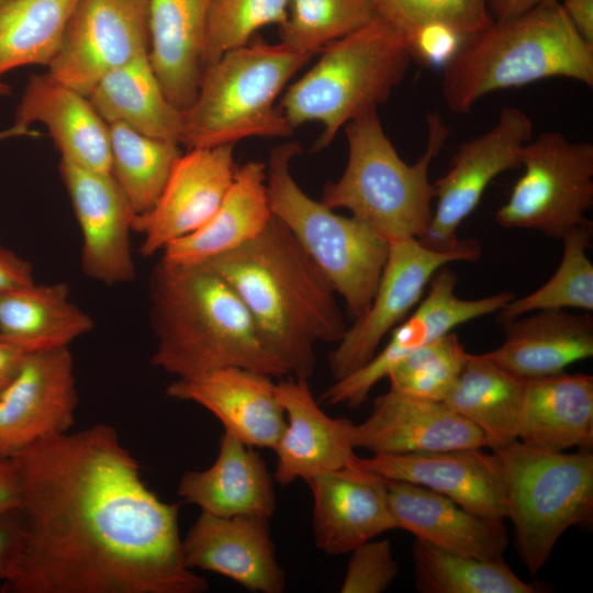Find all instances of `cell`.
Returning a JSON list of instances; mask_svg holds the SVG:
<instances>
[{
  "instance_id": "11",
  "label": "cell",
  "mask_w": 593,
  "mask_h": 593,
  "mask_svg": "<svg viewBox=\"0 0 593 593\" xmlns=\"http://www.w3.org/2000/svg\"><path fill=\"white\" fill-rule=\"evenodd\" d=\"M481 247L474 239L461 240L451 250H435L417 238L392 242L372 300L365 313L346 328L328 356L335 380L367 363L384 336L418 304L433 276L451 261H475Z\"/></svg>"
},
{
  "instance_id": "15",
  "label": "cell",
  "mask_w": 593,
  "mask_h": 593,
  "mask_svg": "<svg viewBox=\"0 0 593 593\" xmlns=\"http://www.w3.org/2000/svg\"><path fill=\"white\" fill-rule=\"evenodd\" d=\"M78 393L68 347L29 353L0 390V458H10L75 422Z\"/></svg>"
},
{
  "instance_id": "27",
  "label": "cell",
  "mask_w": 593,
  "mask_h": 593,
  "mask_svg": "<svg viewBox=\"0 0 593 593\" xmlns=\"http://www.w3.org/2000/svg\"><path fill=\"white\" fill-rule=\"evenodd\" d=\"M502 323L504 343L484 355L523 379L561 373L593 356V317L588 312L541 310Z\"/></svg>"
},
{
  "instance_id": "10",
  "label": "cell",
  "mask_w": 593,
  "mask_h": 593,
  "mask_svg": "<svg viewBox=\"0 0 593 593\" xmlns=\"http://www.w3.org/2000/svg\"><path fill=\"white\" fill-rule=\"evenodd\" d=\"M521 166L523 175L495 214L502 227L561 239L571 230L591 224L585 212L593 204L592 143L545 132L523 146Z\"/></svg>"
},
{
  "instance_id": "37",
  "label": "cell",
  "mask_w": 593,
  "mask_h": 593,
  "mask_svg": "<svg viewBox=\"0 0 593 593\" xmlns=\"http://www.w3.org/2000/svg\"><path fill=\"white\" fill-rule=\"evenodd\" d=\"M592 223L568 232L560 264L549 280L534 292L513 298L499 311L502 322L541 310H593V265L586 255Z\"/></svg>"
},
{
  "instance_id": "44",
  "label": "cell",
  "mask_w": 593,
  "mask_h": 593,
  "mask_svg": "<svg viewBox=\"0 0 593 593\" xmlns=\"http://www.w3.org/2000/svg\"><path fill=\"white\" fill-rule=\"evenodd\" d=\"M35 282L31 262L0 243V292Z\"/></svg>"
},
{
  "instance_id": "49",
  "label": "cell",
  "mask_w": 593,
  "mask_h": 593,
  "mask_svg": "<svg viewBox=\"0 0 593 593\" xmlns=\"http://www.w3.org/2000/svg\"><path fill=\"white\" fill-rule=\"evenodd\" d=\"M38 135H41V133L31 130L30 127H22L14 124L9 128L0 130V141L24 136L36 137Z\"/></svg>"
},
{
  "instance_id": "41",
  "label": "cell",
  "mask_w": 593,
  "mask_h": 593,
  "mask_svg": "<svg viewBox=\"0 0 593 593\" xmlns=\"http://www.w3.org/2000/svg\"><path fill=\"white\" fill-rule=\"evenodd\" d=\"M290 0H211L203 52L204 69L245 46L261 27L286 20Z\"/></svg>"
},
{
  "instance_id": "5",
  "label": "cell",
  "mask_w": 593,
  "mask_h": 593,
  "mask_svg": "<svg viewBox=\"0 0 593 593\" xmlns=\"http://www.w3.org/2000/svg\"><path fill=\"white\" fill-rule=\"evenodd\" d=\"M377 110L345 125L347 164L340 178L324 187L321 201L333 210H348L389 244L421 239L433 213L428 170L450 130L439 113H428L426 148L410 165L384 133Z\"/></svg>"
},
{
  "instance_id": "33",
  "label": "cell",
  "mask_w": 593,
  "mask_h": 593,
  "mask_svg": "<svg viewBox=\"0 0 593 593\" xmlns=\"http://www.w3.org/2000/svg\"><path fill=\"white\" fill-rule=\"evenodd\" d=\"M525 382L484 354L468 353L444 402L475 425L494 449L517 439Z\"/></svg>"
},
{
  "instance_id": "8",
  "label": "cell",
  "mask_w": 593,
  "mask_h": 593,
  "mask_svg": "<svg viewBox=\"0 0 593 593\" xmlns=\"http://www.w3.org/2000/svg\"><path fill=\"white\" fill-rule=\"evenodd\" d=\"M300 152L296 142L270 152L266 165L270 209L344 299L355 320L372 300L390 244L360 220L335 213L300 188L291 174V161Z\"/></svg>"
},
{
  "instance_id": "38",
  "label": "cell",
  "mask_w": 593,
  "mask_h": 593,
  "mask_svg": "<svg viewBox=\"0 0 593 593\" xmlns=\"http://www.w3.org/2000/svg\"><path fill=\"white\" fill-rule=\"evenodd\" d=\"M376 14L406 38L410 48L421 37L450 33L461 45L492 23L488 0H371Z\"/></svg>"
},
{
  "instance_id": "42",
  "label": "cell",
  "mask_w": 593,
  "mask_h": 593,
  "mask_svg": "<svg viewBox=\"0 0 593 593\" xmlns=\"http://www.w3.org/2000/svg\"><path fill=\"white\" fill-rule=\"evenodd\" d=\"M342 593H381L399 573L391 544L387 539L368 540L350 552Z\"/></svg>"
},
{
  "instance_id": "40",
  "label": "cell",
  "mask_w": 593,
  "mask_h": 593,
  "mask_svg": "<svg viewBox=\"0 0 593 593\" xmlns=\"http://www.w3.org/2000/svg\"><path fill=\"white\" fill-rule=\"evenodd\" d=\"M467 354L457 334L450 332L395 365L387 376L390 389L412 398L444 402Z\"/></svg>"
},
{
  "instance_id": "35",
  "label": "cell",
  "mask_w": 593,
  "mask_h": 593,
  "mask_svg": "<svg viewBox=\"0 0 593 593\" xmlns=\"http://www.w3.org/2000/svg\"><path fill=\"white\" fill-rule=\"evenodd\" d=\"M415 588L421 593H538L501 560L440 549L415 539L412 545Z\"/></svg>"
},
{
  "instance_id": "4",
  "label": "cell",
  "mask_w": 593,
  "mask_h": 593,
  "mask_svg": "<svg viewBox=\"0 0 593 593\" xmlns=\"http://www.w3.org/2000/svg\"><path fill=\"white\" fill-rule=\"evenodd\" d=\"M564 77L593 86V43L558 2L493 23L444 65L441 90L455 113L496 90Z\"/></svg>"
},
{
  "instance_id": "43",
  "label": "cell",
  "mask_w": 593,
  "mask_h": 593,
  "mask_svg": "<svg viewBox=\"0 0 593 593\" xmlns=\"http://www.w3.org/2000/svg\"><path fill=\"white\" fill-rule=\"evenodd\" d=\"M22 540V522L19 511L0 518V581L11 574Z\"/></svg>"
},
{
  "instance_id": "31",
  "label": "cell",
  "mask_w": 593,
  "mask_h": 593,
  "mask_svg": "<svg viewBox=\"0 0 593 593\" xmlns=\"http://www.w3.org/2000/svg\"><path fill=\"white\" fill-rule=\"evenodd\" d=\"M94 326L64 282L0 292V340L24 354L68 347Z\"/></svg>"
},
{
  "instance_id": "7",
  "label": "cell",
  "mask_w": 593,
  "mask_h": 593,
  "mask_svg": "<svg viewBox=\"0 0 593 593\" xmlns=\"http://www.w3.org/2000/svg\"><path fill=\"white\" fill-rule=\"evenodd\" d=\"M311 57L264 42L225 53L204 69L195 99L183 111L180 144L190 149L291 136L294 130L276 101Z\"/></svg>"
},
{
  "instance_id": "45",
  "label": "cell",
  "mask_w": 593,
  "mask_h": 593,
  "mask_svg": "<svg viewBox=\"0 0 593 593\" xmlns=\"http://www.w3.org/2000/svg\"><path fill=\"white\" fill-rule=\"evenodd\" d=\"M21 488L18 470L11 458H0V518L19 510Z\"/></svg>"
},
{
  "instance_id": "23",
  "label": "cell",
  "mask_w": 593,
  "mask_h": 593,
  "mask_svg": "<svg viewBox=\"0 0 593 593\" xmlns=\"http://www.w3.org/2000/svg\"><path fill=\"white\" fill-rule=\"evenodd\" d=\"M276 389L287 421L273 448L276 482L286 486L353 462L357 455L349 439L351 421L328 416L314 399L309 379L293 377Z\"/></svg>"
},
{
  "instance_id": "16",
  "label": "cell",
  "mask_w": 593,
  "mask_h": 593,
  "mask_svg": "<svg viewBox=\"0 0 593 593\" xmlns=\"http://www.w3.org/2000/svg\"><path fill=\"white\" fill-rule=\"evenodd\" d=\"M58 170L81 232L82 273L109 287L133 281L131 234L136 214L113 176L63 158Z\"/></svg>"
},
{
  "instance_id": "6",
  "label": "cell",
  "mask_w": 593,
  "mask_h": 593,
  "mask_svg": "<svg viewBox=\"0 0 593 593\" xmlns=\"http://www.w3.org/2000/svg\"><path fill=\"white\" fill-rule=\"evenodd\" d=\"M321 53L279 105L293 130L322 124L315 150L327 147L347 123L387 102L413 58L403 34L378 15Z\"/></svg>"
},
{
  "instance_id": "24",
  "label": "cell",
  "mask_w": 593,
  "mask_h": 593,
  "mask_svg": "<svg viewBox=\"0 0 593 593\" xmlns=\"http://www.w3.org/2000/svg\"><path fill=\"white\" fill-rule=\"evenodd\" d=\"M41 123L66 159L81 168L111 174L109 124L89 98L48 72L29 77L14 113V125Z\"/></svg>"
},
{
  "instance_id": "19",
  "label": "cell",
  "mask_w": 593,
  "mask_h": 593,
  "mask_svg": "<svg viewBox=\"0 0 593 593\" xmlns=\"http://www.w3.org/2000/svg\"><path fill=\"white\" fill-rule=\"evenodd\" d=\"M353 462L387 480L425 486L480 516L506 518L503 477L493 451L465 448L368 458L356 456Z\"/></svg>"
},
{
  "instance_id": "28",
  "label": "cell",
  "mask_w": 593,
  "mask_h": 593,
  "mask_svg": "<svg viewBox=\"0 0 593 593\" xmlns=\"http://www.w3.org/2000/svg\"><path fill=\"white\" fill-rule=\"evenodd\" d=\"M211 0H148V57L167 99L187 110L204 71Z\"/></svg>"
},
{
  "instance_id": "20",
  "label": "cell",
  "mask_w": 593,
  "mask_h": 593,
  "mask_svg": "<svg viewBox=\"0 0 593 593\" xmlns=\"http://www.w3.org/2000/svg\"><path fill=\"white\" fill-rule=\"evenodd\" d=\"M268 519L201 512L182 538L187 567L221 574L250 592H283L286 573L277 559Z\"/></svg>"
},
{
  "instance_id": "34",
  "label": "cell",
  "mask_w": 593,
  "mask_h": 593,
  "mask_svg": "<svg viewBox=\"0 0 593 593\" xmlns=\"http://www.w3.org/2000/svg\"><path fill=\"white\" fill-rule=\"evenodd\" d=\"M78 0H0V78L51 64Z\"/></svg>"
},
{
  "instance_id": "12",
  "label": "cell",
  "mask_w": 593,
  "mask_h": 593,
  "mask_svg": "<svg viewBox=\"0 0 593 593\" xmlns=\"http://www.w3.org/2000/svg\"><path fill=\"white\" fill-rule=\"evenodd\" d=\"M533 122L518 108L503 107L496 123L462 143L449 170L434 184L436 206L418 239L435 250H451L460 224L475 210L485 189L502 172L521 167L523 146L532 139Z\"/></svg>"
},
{
  "instance_id": "14",
  "label": "cell",
  "mask_w": 593,
  "mask_h": 593,
  "mask_svg": "<svg viewBox=\"0 0 593 593\" xmlns=\"http://www.w3.org/2000/svg\"><path fill=\"white\" fill-rule=\"evenodd\" d=\"M456 275L446 266L441 267L430 279L426 296L391 331L383 349L356 371L335 380L320 401L327 405L360 406L372 388L413 351L463 323L497 313L514 298L511 292H501L466 300L456 294Z\"/></svg>"
},
{
  "instance_id": "36",
  "label": "cell",
  "mask_w": 593,
  "mask_h": 593,
  "mask_svg": "<svg viewBox=\"0 0 593 593\" xmlns=\"http://www.w3.org/2000/svg\"><path fill=\"white\" fill-rule=\"evenodd\" d=\"M111 175L136 215L159 198L180 156L179 144L141 134L121 123L109 124Z\"/></svg>"
},
{
  "instance_id": "26",
  "label": "cell",
  "mask_w": 593,
  "mask_h": 593,
  "mask_svg": "<svg viewBox=\"0 0 593 593\" xmlns=\"http://www.w3.org/2000/svg\"><path fill=\"white\" fill-rule=\"evenodd\" d=\"M178 495L201 512L215 516L256 515L270 518L276 511L273 479L254 447L224 432L219 454L204 470H189Z\"/></svg>"
},
{
  "instance_id": "3",
  "label": "cell",
  "mask_w": 593,
  "mask_h": 593,
  "mask_svg": "<svg viewBox=\"0 0 593 593\" xmlns=\"http://www.w3.org/2000/svg\"><path fill=\"white\" fill-rule=\"evenodd\" d=\"M149 300L152 363L176 379L226 367L288 374L262 345L237 293L208 265L160 259L150 276Z\"/></svg>"
},
{
  "instance_id": "25",
  "label": "cell",
  "mask_w": 593,
  "mask_h": 593,
  "mask_svg": "<svg viewBox=\"0 0 593 593\" xmlns=\"http://www.w3.org/2000/svg\"><path fill=\"white\" fill-rule=\"evenodd\" d=\"M385 481L399 529L444 550L486 560L503 559L508 541L504 519L480 516L422 485Z\"/></svg>"
},
{
  "instance_id": "46",
  "label": "cell",
  "mask_w": 593,
  "mask_h": 593,
  "mask_svg": "<svg viewBox=\"0 0 593 593\" xmlns=\"http://www.w3.org/2000/svg\"><path fill=\"white\" fill-rule=\"evenodd\" d=\"M558 2L559 0H488V8L493 21H502Z\"/></svg>"
},
{
  "instance_id": "13",
  "label": "cell",
  "mask_w": 593,
  "mask_h": 593,
  "mask_svg": "<svg viewBox=\"0 0 593 593\" xmlns=\"http://www.w3.org/2000/svg\"><path fill=\"white\" fill-rule=\"evenodd\" d=\"M148 51V0H78L47 72L88 97L107 74Z\"/></svg>"
},
{
  "instance_id": "50",
  "label": "cell",
  "mask_w": 593,
  "mask_h": 593,
  "mask_svg": "<svg viewBox=\"0 0 593 593\" xmlns=\"http://www.w3.org/2000/svg\"><path fill=\"white\" fill-rule=\"evenodd\" d=\"M11 93V87L0 80V96H8Z\"/></svg>"
},
{
  "instance_id": "18",
  "label": "cell",
  "mask_w": 593,
  "mask_h": 593,
  "mask_svg": "<svg viewBox=\"0 0 593 593\" xmlns=\"http://www.w3.org/2000/svg\"><path fill=\"white\" fill-rule=\"evenodd\" d=\"M353 447L372 455H406L485 448L482 432L441 401L407 396L389 390L376 398L371 414L351 422Z\"/></svg>"
},
{
  "instance_id": "39",
  "label": "cell",
  "mask_w": 593,
  "mask_h": 593,
  "mask_svg": "<svg viewBox=\"0 0 593 593\" xmlns=\"http://www.w3.org/2000/svg\"><path fill=\"white\" fill-rule=\"evenodd\" d=\"M376 15L371 0H290L287 18L279 25V43L313 56Z\"/></svg>"
},
{
  "instance_id": "48",
  "label": "cell",
  "mask_w": 593,
  "mask_h": 593,
  "mask_svg": "<svg viewBox=\"0 0 593 593\" xmlns=\"http://www.w3.org/2000/svg\"><path fill=\"white\" fill-rule=\"evenodd\" d=\"M25 354L0 340V390L12 379Z\"/></svg>"
},
{
  "instance_id": "22",
  "label": "cell",
  "mask_w": 593,
  "mask_h": 593,
  "mask_svg": "<svg viewBox=\"0 0 593 593\" xmlns=\"http://www.w3.org/2000/svg\"><path fill=\"white\" fill-rule=\"evenodd\" d=\"M272 377L240 367L176 379L166 395L211 412L227 432L251 447L272 449L286 428L284 409Z\"/></svg>"
},
{
  "instance_id": "2",
  "label": "cell",
  "mask_w": 593,
  "mask_h": 593,
  "mask_svg": "<svg viewBox=\"0 0 593 593\" xmlns=\"http://www.w3.org/2000/svg\"><path fill=\"white\" fill-rule=\"evenodd\" d=\"M203 264L234 289L288 374L309 379L316 345L338 343L347 328L332 284L275 216L249 242Z\"/></svg>"
},
{
  "instance_id": "29",
  "label": "cell",
  "mask_w": 593,
  "mask_h": 593,
  "mask_svg": "<svg viewBox=\"0 0 593 593\" xmlns=\"http://www.w3.org/2000/svg\"><path fill=\"white\" fill-rule=\"evenodd\" d=\"M266 164L237 166L233 181L213 215L194 232L167 245L163 260L199 265L233 250L260 234L272 219Z\"/></svg>"
},
{
  "instance_id": "47",
  "label": "cell",
  "mask_w": 593,
  "mask_h": 593,
  "mask_svg": "<svg viewBox=\"0 0 593 593\" xmlns=\"http://www.w3.org/2000/svg\"><path fill=\"white\" fill-rule=\"evenodd\" d=\"M561 5L578 32L593 43V0H564Z\"/></svg>"
},
{
  "instance_id": "17",
  "label": "cell",
  "mask_w": 593,
  "mask_h": 593,
  "mask_svg": "<svg viewBox=\"0 0 593 593\" xmlns=\"http://www.w3.org/2000/svg\"><path fill=\"white\" fill-rule=\"evenodd\" d=\"M235 145L190 148L176 160L154 206L135 215L141 254L150 257L201 227L216 211L236 170Z\"/></svg>"
},
{
  "instance_id": "32",
  "label": "cell",
  "mask_w": 593,
  "mask_h": 593,
  "mask_svg": "<svg viewBox=\"0 0 593 593\" xmlns=\"http://www.w3.org/2000/svg\"><path fill=\"white\" fill-rule=\"evenodd\" d=\"M108 123H121L159 139L180 144L183 111L165 96L148 54L111 70L88 96Z\"/></svg>"
},
{
  "instance_id": "9",
  "label": "cell",
  "mask_w": 593,
  "mask_h": 593,
  "mask_svg": "<svg viewBox=\"0 0 593 593\" xmlns=\"http://www.w3.org/2000/svg\"><path fill=\"white\" fill-rule=\"evenodd\" d=\"M492 451L501 466L516 550L535 574L567 529L592 521L593 454L547 450L518 439Z\"/></svg>"
},
{
  "instance_id": "30",
  "label": "cell",
  "mask_w": 593,
  "mask_h": 593,
  "mask_svg": "<svg viewBox=\"0 0 593 593\" xmlns=\"http://www.w3.org/2000/svg\"><path fill=\"white\" fill-rule=\"evenodd\" d=\"M517 439L547 450H591L593 377L561 372L526 379Z\"/></svg>"
},
{
  "instance_id": "1",
  "label": "cell",
  "mask_w": 593,
  "mask_h": 593,
  "mask_svg": "<svg viewBox=\"0 0 593 593\" xmlns=\"http://www.w3.org/2000/svg\"><path fill=\"white\" fill-rule=\"evenodd\" d=\"M21 547L3 593H202L188 568L179 503L160 500L118 432L99 423L10 457Z\"/></svg>"
},
{
  "instance_id": "21",
  "label": "cell",
  "mask_w": 593,
  "mask_h": 593,
  "mask_svg": "<svg viewBox=\"0 0 593 593\" xmlns=\"http://www.w3.org/2000/svg\"><path fill=\"white\" fill-rule=\"evenodd\" d=\"M313 496L315 546L329 556L350 553L363 542L396 529L387 481L354 462L305 481Z\"/></svg>"
}]
</instances>
